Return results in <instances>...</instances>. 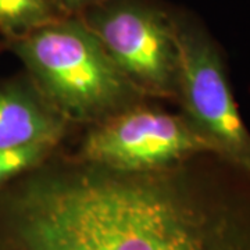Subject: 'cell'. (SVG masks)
<instances>
[{"mask_svg":"<svg viewBox=\"0 0 250 250\" xmlns=\"http://www.w3.org/2000/svg\"><path fill=\"white\" fill-rule=\"evenodd\" d=\"M59 150L0 187V250H250V174L214 154L120 171Z\"/></svg>","mask_w":250,"mask_h":250,"instance_id":"1","label":"cell"},{"mask_svg":"<svg viewBox=\"0 0 250 250\" xmlns=\"http://www.w3.org/2000/svg\"><path fill=\"white\" fill-rule=\"evenodd\" d=\"M70 125H95L145 99L80 16L3 43Z\"/></svg>","mask_w":250,"mask_h":250,"instance_id":"2","label":"cell"},{"mask_svg":"<svg viewBox=\"0 0 250 250\" xmlns=\"http://www.w3.org/2000/svg\"><path fill=\"white\" fill-rule=\"evenodd\" d=\"M178 89L181 114L211 154L250 174V129L233 96L221 46L193 14L178 10Z\"/></svg>","mask_w":250,"mask_h":250,"instance_id":"3","label":"cell"},{"mask_svg":"<svg viewBox=\"0 0 250 250\" xmlns=\"http://www.w3.org/2000/svg\"><path fill=\"white\" fill-rule=\"evenodd\" d=\"M80 17L143 98L177 102L178 10L157 0H108Z\"/></svg>","mask_w":250,"mask_h":250,"instance_id":"4","label":"cell"},{"mask_svg":"<svg viewBox=\"0 0 250 250\" xmlns=\"http://www.w3.org/2000/svg\"><path fill=\"white\" fill-rule=\"evenodd\" d=\"M199 154L211 152L185 117L143 100L90 125L71 156L113 170L149 171Z\"/></svg>","mask_w":250,"mask_h":250,"instance_id":"5","label":"cell"},{"mask_svg":"<svg viewBox=\"0 0 250 250\" xmlns=\"http://www.w3.org/2000/svg\"><path fill=\"white\" fill-rule=\"evenodd\" d=\"M70 126L27 72L0 78V150L41 142L62 143Z\"/></svg>","mask_w":250,"mask_h":250,"instance_id":"6","label":"cell"},{"mask_svg":"<svg viewBox=\"0 0 250 250\" xmlns=\"http://www.w3.org/2000/svg\"><path fill=\"white\" fill-rule=\"evenodd\" d=\"M62 17L52 0H0V41L22 38Z\"/></svg>","mask_w":250,"mask_h":250,"instance_id":"7","label":"cell"},{"mask_svg":"<svg viewBox=\"0 0 250 250\" xmlns=\"http://www.w3.org/2000/svg\"><path fill=\"white\" fill-rule=\"evenodd\" d=\"M62 143L41 142L17 149L0 150V187L49 160Z\"/></svg>","mask_w":250,"mask_h":250,"instance_id":"8","label":"cell"},{"mask_svg":"<svg viewBox=\"0 0 250 250\" xmlns=\"http://www.w3.org/2000/svg\"><path fill=\"white\" fill-rule=\"evenodd\" d=\"M62 17L81 16L83 11L106 3L108 0H52Z\"/></svg>","mask_w":250,"mask_h":250,"instance_id":"9","label":"cell"},{"mask_svg":"<svg viewBox=\"0 0 250 250\" xmlns=\"http://www.w3.org/2000/svg\"><path fill=\"white\" fill-rule=\"evenodd\" d=\"M1 50H4V49H3V43H1V41H0V52H1Z\"/></svg>","mask_w":250,"mask_h":250,"instance_id":"10","label":"cell"}]
</instances>
